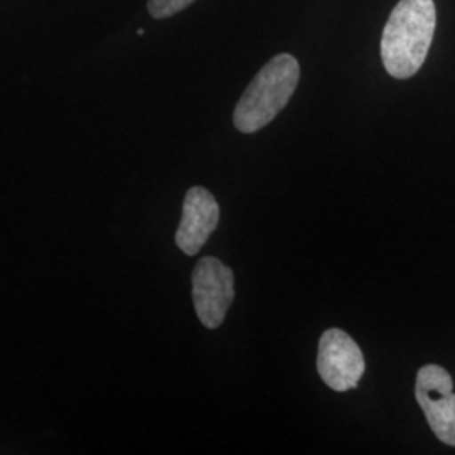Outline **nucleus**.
<instances>
[{
	"instance_id": "f257e3e1",
	"label": "nucleus",
	"mask_w": 455,
	"mask_h": 455,
	"mask_svg": "<svg viewBox=\"0 0 455 455\" xmlns=\"http://www.w3.org/2000/svg\"><path fill=\"white\" fill-rule=\"evenodd\" d=\"M437 24L434 0H400L381 37V60L396 80L419 73L432 44Z\"/></svg>"
},
{
	"instance_id": "f03ea898",
	"label": "nucleus",
	"mask_w": 455,
	"mask_h": 455,
	"mask_svg": "<svg viewBox=\"0 0 455 455\" xmlns=\"http://www.w3.org/2000/svg\"><path fill=\"white\" fill-rule=\"evenodd\" d=\"M300 78V66L291 54H276L261 68L236 103L233 122L243 133L267 127L291 101Z\"/></svg>"
},
{
	"instance_id": "7ed1b4c3",
	"label": "nucleus",
	"mask_w": 455,
	"mask_h": 455,
	"mask_svg": "<svg viewBox=\"0 0 455 455\" xmlns=\"http://www.w3.org/2000/svg\"><path fill=\"white\" fill-rule=\"evenodd\" d=\"M235 300V274L214 257L197 261L193 272V302L199 321L208 329L223 324Z\"/></svg>"
},
{
	"instance_id": "20e7f679",
	"label": "nucleus",
	"mask_w": 455,
	"mask_h": 455,
	"mask_svg": "<svg viewBox=\"0 0 455 455\" xmlns=\"http://www.w3.org/2000/svg\"><path fill=\"white\" fill-rule=\"evenodd\" d=\"M452 376L442 366L420 368L415 383V396L432 432L443 443L455 447V393Z\"/></svg>"
},
{
	"instance_id": "39448f33",
	"label": "nucleus",
	"mask_w": 455,
	"mask_h": 455,
	"mask_svg": "<svg viewBox=\"0 0 455 455\" xmlns=\"http://www.w3.org/2000/svg\"><path fill=\"white\" fill-rule=\"evenodd\" d=\"M366 370L356 341L341 329H327L319 341L317 371L331 390H355Z\"/></svg>"
},
{
	"instance_id": "423d86ee",
	"label": "nucleus",
	"mask_w": 455,
	"mask_h": 455,
	"mask_svg": "<svg viewBox=\"0 0 455 455\" xmlns=\"http://www.w3.org/2000/svg\"><path fill=\"white\" fill-rule=\"evenodd\" d=\"M220 223V206L214 196L204 188H193L188 191L182 208L176 243L180 250L195 257L210 240L212 231Z\"/></svg>"
},
{
	"instance_id": "0eeeda50",
	"label": "nucleus",
	"mask_w": 455,
	"mask_h": 455,
	"mask_svg": "<svg viewBox=\"0 0 455 455\" xmlns=\"http://www.w3.org/2000/svg\"><path fill=\"white\" fill-rule=\"evenodd\" d=\"M193 2L195 0H148L147 9L154 19H167L176 16L178 12L189 7Z\"/></svg>"
}]
</instances>
